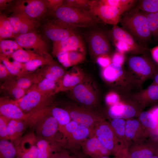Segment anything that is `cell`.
<instances>
[{
    "mask_svg": "<svg viewBox=\"0 0 158 158\" xmlns=\"http://www.w3.org/2000/svg\"><path fill=\"white\" fill-rule=\"evenodd\" d=\"M15 41L21 47L33 51L41 55H49L48 47L46 42L36 33L32 32L20 34Z\"/></svg>",
    "mask_w": 158,
    "mask_h": 158,
    "instance_id": "cell-10",
    "label": "cell"
},
{
    "mask_svg": "<svg viewBox=\"0 0 158 158\" xmlns=\"http://www.w3.org/2000/svg\"><path fill=\"white\" fill-rule=\"evenodd\" d=\"M124 60V56L123 53L117 52L113 55L112 59V63L119 64L121 66Z\"/></svg>",
    "mask_w": 158,
    "mask_h": 158,
    "instance_id": "cell-53",
    "label": "cell"
},
{
    "mask_svg": "<svg viewBox=\"0 0 158 158\" xmlns=\"http://www.w3.org/2000/svg\"><path fill=\"white\" fill-rule=\"evenodd\" d=\"M15 38L20 35V23L18 17L15 14L8 17Z\"/></svg>",
    "mask_w": 158,
    "mask_h": 158,
    "instance_id": "cell-43",
    "label": "cell"
},
{
    "mask_svg": "<svg viewBox=\"0 0 158 158\" xmlns=\"http://www.w3.org/2000/svg\"><path fill=\"white\" fill-rule=\"evenodd\" d=\"M23 49L15 41L4 40L0 41V54L7 56L18 50Z\"/></svg>",
    "mask_w": 158,
    "mask_h": 158,
    "instance_id": "cell-34",
    "label": "cell"
},
{
    "mask_svg": "<svg viewBox=\"0 0 158 158\" xmlns=\"http://www.w3.org/2000/svg\"><path fill=\"white\" fill-rule=\"evenodd\" d=\"M80 82V79L78 76L66 74L63 78L62 84L65 87H74L79 84Z\"/></svg>",
    "mask_w": 158,
    "mask_h": 158,
    "instance_id": "cell-41",
    "label": "cell"
},
{
    "mask_svg": "<svg viewBox=\"0 0 158 158\" xmlns=\"http://www.w3.org/2000/svg\"><path fill=\"white\" fill-rule=\"evenodd\" d=\"M137 6L127 11L121 18L122 28L129 33L140 44L145 47L152 35L146 17Z\"/></svg>",
    "mask_w": 158,
    "mask_h": 158,
    "instance_id": "cell-1",
    "label": "cell"
},
{
    "mask_svg": "<svg viewBox=\"0 0 158 158\" xmlns=\"http://www.w3.org/2000/svg\"><path fill=\"white\" fill-rule=\"evenodd\" d=\"M0 114L9 119L27 120L28 115L25 114L16 104L14 100L0 98Z\"/></svg>",
    "mask_w": 158,
    "mask_h": 158,
    "instance_id": "cell-17",
    "label": "cell"
},
{
    "mask_svg": "<svg viewBox=\"0 0 158 158\" xmlns=\"http://www.w3.org/2000/svg\"><path fill=\"white\" fill-rule=\"evenodd\" d=\"M0 61L6 66L11 75L17 76H20L28 73L24 72L16 68L6 56L0 54Z\"/></svg>",
    "mask_w": 158,
    "mask_h": 158,
    "instance_id": "cell-40",
    "label": "cell"
},
{
    "mask_svg": "<svg viewBox=\"0 0 158 158\" xmlns=\"http://www.w3.org/2000/svg\"><path fill=\"white\" fill-rule=\"evenodd\" d=\"M110 34L114 40H120L127 44L130 52L135 54L144 52L146 49L136 41L133 37L122 27L117 25H113Z\"/></svg>",
    "mask_w": 158,
    "mask_h": 158,
    "instance_id": "cell-15",
    "label": "cell"
},
{
    "mask_svg": "<svg viewBox=\"0 0 158 158\" xmlns=\"http://www.w3.org/2000/svg\"><path fill=\"white\" fill-rule=\"evenodd\" d=\"M143 11L146 17L152 36L158 40V12L152 13Z\"/></svg>",
    "mask_w": 158,
    "mask_h": 158,
    "instance_id": "cell-33",
    "label": "cell"
},
{
    "mask_svg": "<svg viewBox=\"0 0 158 158\" xmlns=\"http://www.w3.org/2000/svg\"><path fill=\"white\" fill-rule=\"evenodd\" d=\"M36 140L37 158H50L53 154L61 147V144L59 142H52L37 136Z\"/></svg>",
    "mask_w": 158,
    "mask_h": 158,
    "instance_id": "cell-22",
    "label": "cell"
},
{
    "mask_svg": "<svg viewBox=\"0 0 158 158\" xmlns=\"http://www.w3.org/2000/svg\"><path fill=\"white\" fill-rule=\"evenodd\" d=\"M48 9L51 13H53L59 8L62 6L64 0H47Z\"/></svg>",
    "mask_w": 158,
    "mask_h": 158,
    "instance_id": "cell-49",
    "label": "cell"
},
{
    "mask_svg": "<svg viewBox=\"0 0 158 158\" xmlns=\"http://www.w3.org/2000/svg\"><path fill=\"white\" fill-rule=\"evenodd\" d=\"M71 152L68 150L60 147L53 154L50 158H80L73 153L71 154Z\"/></svg>",
    "mask_w": 158,
    "mask_h": 158,
    "instance_id": "cell-45",
    "label": "cell"
},
{
    "mask_svg": "<svg viewBox=\"0 0 158 158\" xmlns=\"http://www.w3.org/2000/svg\"><path fill=\"white\" fill-rule=\"evenodd\" d=\"M126 121V135L130 145L142 142L150 138L138 119H128Z\"/></svg>",
    "mask_w": 158,
    "mask_h": 158,
    "instance_id": "cell-13",
    "label": "cell"
},
{
    "mask_svg": "<svg viewBox=\"0 0 158 158\" xmlns=\"http://www.w3.org/2000/svg\"><path fill=\"white\" fill-rule=\"evenodd\" d=\"M138 8L147 13L158 12V0H141L138 1Z\"/></svg>",
    "mask_w": 158,
    "mask_h": 158,
    "instance_id": "cell-37",
    "label": "cell"
},
{
    "mask_svg": "<svg viewBox=\"0 0 158 158\" xmlns=\"http://www.w3.org/2000/svg\"><path fill=\"white\" fill-rule=\"evenodd\" d=\"M103 4L116 7L123 14L130 10L134 6L136 0H101Z\"/></svg>",
    "mask_w": 158,
    "mask_h": 158,
    "instance_id": "cell-31",
    "label": "cell"
},
{
    "mask_svg": "<svg viewBox=\"0 0 158 158\" xmlns=\"http://www.w3.org/2000/svg\"><path fill=\"white\" fill-rule=\"evenodd\" d=\"M49 55L32 60L23 63V67L25 71L27 73L28 72H32L37 69L39 67L44 65H48L54 63Z\"/></svg>",
    "mask_w": 158,
    "mask_h": 158,
    "instance_id": "cell-28",
    "label": "cell"
},
{
    "mask_svg": "<svg viewBox=\"0 0 158 158\" xmlns=\"http://www.w3.org/2000/svg\"><path fill=\"white\" fill-rule=\"evenodd\" d=\"M127 151L130 158H150L158 154V147L154 139L149 138L140 142L131 143Z\"/></svg>",
    "mask_w": 158,
    "mask_h": 158,
    "instance_id": "cell-11",
    "label": "cell"
},
{
    "mask_svg": "<svg viewBox=\"0 0 158 158\" xmlns=\"http://www.w3.org/2000/svg\"><path fill=\"white\" fill-rule=\"evenodd\" d=\"M114 42L118 51L124 53L130 51V49L128 45L123 41L120 40H114Z\"/></svg>",
    "mask_w": 158,
    "mask_h": 158,
    "instance_id": "cell-50",
    "label": "cell"
},
{
    "mask_svg": "<svg viewBox=\"0 0 158 158\" xmlns=\"http://www.w3.org/2000/svg\"><path fill=\"white\" fill-rule=\"evenodd\" d=\"M19 18L20 23V35L32 32L35 26L34 20L31 19L25 15L17 13H15Z\"/></svg>",
    "mask_w": 158,
    "mask_h": 158,
    "instance_id": "cell-36",
    "label": "cell"
},
{
    "mask_svg": "<svg viewBox=\"0 0 158 158\" xmlns=\"http://www.w3.org/2000/svg\"><path fill=\"white\" fill-rule=\"evenodd\" d=\"M153 139H154L155 142L158 147V136Z\"/></svg>",
    "mask_w": 158,
    "mask_h": 158,
    "instance_id": "cell-61",
    "label": "cell"
},
{
    "mask_svg": "<svg viewBox=\"0 0 158 158\" xmlns=\"http://www.w3.org/2000/svg\"><path fill=\"white\" fill-rule=\"evenodd\" d=\"M74 97L77 101L85 106L91 107L96 104L95 96L84 85L79 84L73 89Z\"/></svg>",
    "mask_w": 158,
    "mask_h": 158,
    "instance_id": "cell-23",
    "label": "cell"
},
{
    "mask_svg": "<svg viewBox=\"0 0 158 158\" xmlns=\"http://www.w3.org/2000/svg\"><path fill=\"white\" fill-rule=\"evenodd\" d=\"M11 75L6 66L2 63L0 64V78L1 79H6Z\"/></svg>",
    "mask_w": 158,
    "mask_h": 158,
    "instance_id": "cell-55",
    "label": "cell"
},
{
    "mask_svg": "<svg viewBox=\"0 0 158 158\" xmlns=\"http://www.w3.org/2000/svg\"><path fill=\"white\" fill-rule=\"evenodd\" d=\"M43 69L54 74L59 78L62 77L64 74L63 69L58 65H56L55 63L46 66Z\"/></svg>",
    "mask_w": 158,
    "mask_h": 158,
    "instance_id": "cell-46",
    "label": "cell"
},
{
    "mask_svg": "<svg viewBox=\"0 0 158 158\" xmlns=\"http://www.w3.org/2000/svg\"><path fill=\"white\" fill-rule=\"evenodd\" d=\"M29 125L27 121L9 120L8 125V139L17 147L22 138L26 126Z\"/></svg>",
    "mask_w": 158,
    "mask_h": 158,
    "instance_id": "cell-20",
    "label": "cell"
},
{
    "mask_svg": "<svg viewBox=\"0 0 158 158\" xmlns=\"http://www.w3.org/2000/svg\"><path fill=\"white\" fill-rule=\"evenodd\" d=\"M123 72L121 65L112 63L105 68L103 72V76L107 81L113 82L121 76Z\"/></svg>",
    "mask_w": 158,
    "mask_h": 158,
    "instance_id": "cell-30",
    "label": "cell"
},
{
    "mask_svg": "<svg viewBox=\"0 0 158 158\" xmlns=\"http://www.w3.org/2000/svg\"><path fill=\"white\" fill-rule=\"evenodd\" d=\"M10 0H0V10L5 9L12 1Z\"/></svg>",
    "mask_w": 158,
    "mask_h": 158,
    "instance_id": "cell-58",
    "label": "cell"
},
{
    "mask_svg": "<svg viewBox=\"0 0 158 158\" xmlns=\"http://www.w3.org/2000/svg\"><path fill=\"white\" fill-rule=\"evenodd\" d=\"M92 1L89 0H64V4L86 11H90Z\"/></svg>",
    "mask_w": 158,
    "mask_h": 158,
    "instance_id": "cell-39",
    "label": "cell"
},
{
    "mask_svg": "<svg viewBox=\"0 0 158 158\" xmlns=\"http://www.w3.org/2000/svg\"><path fill=\"white\" fill-rule=\"evenodd\" d=\"M65 109L68 112L72 121L89 128L91 130L97 124L105 119L90 109L74 104H66Z\"/></svg>",
    "mask_w": 158,
    "mask_h": 158,
    "instance_id": "cell-6",
    "label": "cell"
},
{
    "mask_svg": "<svg viewBox=\"0 0 158 158\" xmlns=\"http://www.w3.org/2000/svg\"><path fill=\"white\" fill-rule=\"evenodd\" d=\"M105 101L111 107L119 103V97L115 94H110L106 96Z\"/></svg>",
    "mask_w": 158,
    "mask_h": 158,
    "instance_id": "cell-51",
    "label": "cell"
},
{
    "mask_svg": "<svg viewBox=\"0 0 158 158\" xmlns=\"http://www.w3.org/2000/svg\"><path fill=\"white\" fill-rule=\"evenodd\" d=\"M110 59L107 55H104L99 56L97 59V62L98 64L102 67L106 68L110 65Z\"/></svg>",
    "mask_w": 158,
    "mask_h": 158,
    "instance_id": "cell-52",
    "label": "cell"
},
{
    "mask_svg": "<svg viewBox=\"0 0 158 158\" xmlns=\"http://www.w3.org/2000/svg\"><path fill=\"white\" fill-rule=\"evenodd\" d=\"M128 64L134 71L145 76L153 74L156 71L155 65L149 60L142 56H133L128 61Z\"/></svg>",
    "mask_w": 158,
    "mask_h": 158,
    "instance_id": "cell-18",
    "label": "cell"
},
{
    "mask_svg": "<svg viewBox=\"0 0 158 158\" xmlns=\"http://www.w3.org/2000/svg\"><path fill=\"white\" fill-rule=\"evenodd\" d=\"M45 109L48 114L56 119L59 126H65L72 120L68 112L64 109L50 105L46 107Z\"/></svg>",
    "mask_w": 158,
    "mask_h": 158,
    "instance_id": "cell-25",
    "label": "cell"
},
{
    "mask_svg": "<svg viewBox=\"0 0 158 158\" xmlns=\"http://www.w3.org/2000/svg\"><path fill=\"white\" fill-rule=\"evenodd\" d=\"M149 111L155 117L157 121L158 126V105L153 107Z\"/></svg>",
    "mask_w": 158,
    "mask_h": 158,
    "instance_id": "cell-59",
    "label": "cell"
},
{
    "mask_svg": "<svg viewBox=\"0 0 158 158\" xmlns=\"http://www.w3.org/2000/svg\"><path fill=\"white\" fill-rule=\"evenodd\" d=\"M126 120L120 118L111 119L109 122L116 135L127 148L130 144L126 135Z\"/></svg>",
    "mask_w": 158,
    "mask_h": 158,
    "instance_id": "cell-24",
    "label": "cell"
},
{
    "mask_svg": "<svg viewBox=\"0 0 158 158\" xmlns=\"http://www.w3.org/2000/svg\"><path fill=\"white\" fill-rule=\"evenodd\" d=\"M6 83L4 88L7 91L11 96L15 100L14 101L18 100L21 98L28 90L8 83Z\"/></svg>",
    "mask_w": 158,
    "mask_h": 158,
    "instance_id": "cell-38",
    "label": "cell"
},
{
    "mask_svg": "<svg viewBox=\"0 0 158 158\" xmlns=\"http://www.w3.org/2000/svg\"><path fill=\"white\" fill-rule=\"evenodd\" d=\"M154 83L158 85V73L155 75L154 78Z\"/></svg>",
    "mask_w": 158,
    "mask_h": 158,
    "instance_id": "cell-60",
    "label": "cell"
},
{
    "mask_svg": "<svg viewBox=\"0 0 158 158\" xmlns=\"http://www.w3.org/2000/svg\"><path fill=\"white\" fill-rule=\"evenodd\" d=\"M150 158H158V154L154 155Z\"/></svg>",
    "mask_w": 158,
    "mask_h": 158,
    "instance_id": "cell-63",
    "label": "cell"
},
{
    "mask_svg": "<svg viewBox=\"0 0 158 158\" xmlns=\"http://www.w3.org/2000/svg\"><path fill=\"white\" fill-rule=\"evenodd\" d=\"M38 78V74H32L28 73L20 76H17L15 80H9L7 83L11 85L28 90L33 85L37 83Z\"/></svg>",
    "mask_w": 158,
    "mask_h": 158,
    "instance_id": "cell-26",
    "label": "cell"
},
{
    "mask_svg": "<svg viewBox=\"0 0 158 158\" xmlns=\"http://www.w3.org/2000/svg\"><path fill=\"white\" fill-rule=\"evenodd\" d=\"M43 56H45L41 55L33 51L23 49L18 50L6 56L11 57L14 60L24 63Z\"/></svg>",
    "mask_w": 158,
    "mask_h": 158,
    "instance_id": "cell-27",
    "label": "cell"
},
{
    "mask_svg": "<svg viewBox=\"0 0 158 158\" xmlns=\"http://www.w3.org/2000/svg\"><path fill=\"white\" fill-rule=\"evenodd\" d=\"M107 113L111 119L120 118L125 120L133 118L138 115L139 116L140 114L133 105L121 103L110 107Z\"/></svg>",
    "mask_w": 158,
    "mask_h": 158,
    "instance_id": "cell-19",
    "label": "cell"
},
{
    "mask_svg": "<svg viewBox=\"0 0 158 158\" xmlns=\"http://www.w3.org/2000/svg\"><path fill=\"white\" fill-rule=\"evenodd\" d=\"M18 153L16 147L8 139L0 140V158H16Z\"/></svg>",
    "mask_w": 158,
    "mask_h": 158,
    "instance_id": "cell-29",
    "label": "cell"
},
{
    "mask_svg": "<svg viewBox=\"0 0 158 158\" xmlns=\"http://www.w3.org/2000/svg\"><path fill=\"white\" fill-rule=\"evenodd\" d=\"M56 56L59 62L62 64L69 60L68 52L64 51L60 52Z\"/></svg>",
    "mask_w": 158,
    "mask_h": 158,
    "instance_id": "cell-54",
    "label": "cell"
},
{
    "mask_svg": "<svg viewBox=\"0 0 158 158\" xmlns=\"http://www.w3.org/2000/svg\"><path fill=\"white\" fill-rule=\"evenodd\" d=\"M138 120L150 138H154L158 136V126L154 116L150 111L140 113Z\"/></svg>",
    "mask_w": 158,
    "mask_h": 158,
    "instance_id": "cell-21",
    "label": "cell"
},
{
    "mask_svg": "<svg viewBox=\"0 0 158 158\" xmlns=\"http://www.w3.org/2000/svg\"><path fill=\"white\" fill-rule=\"evenodd\" d=\"M89 158H93L89 157ZM111 158L109 157V156H102V157H100L98 158Z\"/></svg>",
    "mask_w": 158,
    "mask_h": 158,
    "instance_id": "cell-62",
    "label": "cell"
},
{
    "mask_svg": "<svg viewBox=\"0 0 158 158\" xmlns=\"http://www.w3.org/2000/svg\"><path fill=\"white\" fill-rule=\"evenodd\" d=\"M88 46L91 53L99 56L107 55L111 46L105 34L101 31L91 32L87 38Z\"/></svg>",
    "mask_w": 158,
    "mask_h": 158,
    "instance_id": "cell-12",
    "label": "cell"
},
{
    "mask_svg": "<svg viewBox=\"0 0 158 158\" xmlns=\"http://www.w3.org/2000/svg\"><path fill=\"white\" fill-rule=\"evenodd\" d=\"M84 44L80 36L76 34L64 40L53 42L52 54L56 55L60 52L83 51Z\"/></svg>",
    "mask_w": 158,
    "mask_h": 158,
    "instance_id": "cell-16",
    "label": "cell"
},
{
    "mask_svg": "<svg viewBox=\"0 0 158 158\" xmlns=\"http://www.w3.org/2000/svg\"><path fill=\"white\" fill-rule=\"evenodd\" d=\"M14 101L27 115L50 106L51 103V95L41 92L37 89L35 84L27 91L21 98Z\"/></svg>",
    "mask_w": 158,
    "mask_h": 158,
    "instance_id": "cell-5",
    "label": "cell"
},
{
    "mask_svg": "<svg viewBox=\"0 0 158 158\" xmlns=\"http://www.w3.org/2000/svg\"><path fill=\"white\" fill-rule=\"evenodd\" d=\"M90 11L103 22L113 25L120 22L123 14L118 8L104 4L100 0H92Z\"/></svg>",
    "mask_w": 158,
    "mask_h": 158,
    "instance_id": "cell-8",
    "label": "cell"
},
{
    "mask_svg": "<svg viewBox=\"0 0 158 158\" xmlns=\"http://www.w3.org/2000/svg\"><path fill=\"white\" fill-rule=\"evenodd\" d=\"M14 37L12 28L8 17L5 15L0 16V41L5 39Z\"/></svg>",
    "mask_w": 158,
    "mask_h": 158,
    "instance_id": "cell-32",
    "label": "cell"
},
{
    "mask_svg": "<svg viewBox=\"0 0 158 158\" xmlns=\"http://www.w3.org/2000/svg\"><path fill=\"white\" fill-rule=\"evenodd\" d=\"M80 145L83 154L88 157L96 158L112 154L95 137L86 139L80 143Z\"/></svg>",
    "mask_w": 158,
    "mask_h": 158,
    "instance_id": "cell-14",
    "label": "cell"
},
{
    "mask_svg": "<svg viewBox=\"0 0 158 158\" xmlns=\"http://www.w3.org/2000/svg\"><path fill=\"white\" fill-rule=\"evenodd\" d=\"M9 119L0 116V139H8V125Z\"/></svg>",
    "mask_w": 158,
    "mask_h": 158,
    "instance_id": "cell-44",
    "label": "cell"
},
{
    "mask_svg": "<svg viewBox=\"0 0 158 158\" xmlns=\"http://www.w3.org/2000/svg\"><path fill=\"white\" fill-rule=\"evenodd\" d=\"M37 150L36 142L28 150L20 154L16 158H37Z\"/></svg>",
    "mask_w": 158,
    "mask_h": 158,
    "instance_id": "cell-47",
    "label": "cell"
},
{
    "mask_svg": "<svg viewBox=\"0 0 158 158\" xmlns=\"http://www.w3.org/2000/svg\"><path fill=\"white\" fill-rule=\"evenodd\" d=\"M97 138L104 147L114 155L127 149L114 133L109 122L105 119L97 124L91 130L89 137Z\"/></svg>",
    "mask_w": 158,
    "mask_h": 158,
    "instance_id": "cell-4",
    "label": "cell"
},
{
    "mask_svg": "<svg viewBox=\"0 0 158 158\" xmlns=\"http://www.w3.org/2000/svg\"><path fill=\"white\" fill-rule=\"evenodd\" d=\"M114 156V158H130L128 154L127 149L123 150Z\"/></svg>",
    "mask_w": 158,
    "mask_h": 158,
    "instance_id": "cell-56",
    "label": "cell"
},
{
    "mask_svg": "<svg viewBox=\"0 0 158 158\" xmlns=\"http://www.w3.org/2000/svg\"><path fill=\"white\" fill-rule=\"evenodd\" d=\"M37 89L42 93L51 95L52 91L56 87V81L41 78L35 84Z\"/></svg>",
    "mask_w": 158,
    "mask_h": 158,
    "instance_id": "cell-35",
    "label": "cell"
},
{
    "mask_svg": "<svg viewBox=\"0 0 158 158\" xmlns=\"http://www.w3.org/2000/svg\"><path fill=\"white\" fill-rule=\"evenodd\" d=\"M147 101L154 102L158 101V85L153 83L148 88L147 91Z\"/></svg>",
    "mask_w": 158,
    "mask_h": 158,
    "instance_id": "cell-42",
    "label": "cell"
},
{
    "mask_svg": "<svg viewBox=\"0 0 158 158\" xmlns=\"http://www.w3.org/2000/svg\"><path fill=\"white\" fill-rule=\"evenodd\" d=\"M31 118L37 136L52 142H60L61 139L56 135L60 132L59 123L54 118L47 114L45 108L32 114Z\"/></svg>",
    "mask_w": 158,
    "mask_h": 158,
    "instance_id": "cell-3",
    "label": "cell"
},
{
    "mask_svg": "<svg viewBox=\"0 0 158 158\" xmlns=\"http://www.w3.org/2000/svg\"><path fill=\"white\" fill-rule=\"evenodd\" d=\"M14 9L15 13L34 20L43 15L48 10L47 1L42 0L20 1L16 3Z\"/></svg>",
    "mask_w": 158,
    "mask_h": 158,
    "instance_id": "cell-9",
    "label": "cell"
},
{
    "mask_svg": "<svg viewBox=\"0 0 158 158\" xmlns=\"http://www.w3.org/2000/svg\"><path fill=\"white\" fill-rule=\"evenodd\" d=\"M79 51H71L68 52L69 59L72 64H76L83 59V55Z\"/></svg>",
    "mask_w": 158,
    "mask_h": 158,
    "instance_id": "cell-48",
    "label": "cell"
},
{
    "mask_svg": "<svg viewBox=\"0 0 158 158\" xmlns=\"http://www.w3.org/2000/svg\"><path fill=\"white\" fill-rule=\"evenodd\" d=\"M76 28L56 19L47 23L44 31L47 37L54 42H57L64 40L77 34Z\"/></svg>",
    "mask_w": 158,
    "mask_h": 158,
    "instance_id": "cell-7",
    "label": "cell"
},
{
    "mask_svg": "<svg viewBox=\"0 0 158 158\" xmlns=\"http://www.w3.org/2000/svg\"><path fill=\"white\" fill-rule=\"evenodd\" d=\"M53 13L56 19L76 28L93 27L99 22V19L90 11L64 4Z\"/></svg>",
    "mask_w": 158,
    "mask_h": 158,
    "instance_id": "cell-2",
    "label": "cell"
},
{
    "mask_svg": "<svg viewBox=\"0 0 158 158\" xmlns=\"http://www.w3.org/2000/svg\"><path fill=\"white\" fill-rule=\"evenodd\" d=\"M151 52L153 59L158 63V46L152 49Z\"/></svg>",
    "mask_w": 158,
    "mask_h": 158,
    "instance_id": "cell-57",
    "label": "cell"
}]
</instances>
